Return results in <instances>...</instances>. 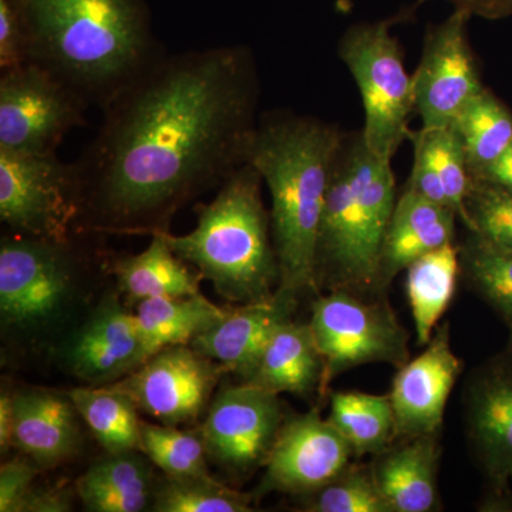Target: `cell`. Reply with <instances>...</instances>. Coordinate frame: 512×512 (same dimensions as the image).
Returning <instances> with one entry per match:
<instances>
[{"instance_id":"60d3db41","label":"cell","mask_w":512,"mask_h":512,"mask_svg":"<svg viewBox=\"0 0 512 512\" xmlns=\"http://www.w3.org/2000/svg\"><path fill=\"white\" fill-rule=\"evenodd\" d=\"M13 447V394H0V448L2 453Z\"/></svg>"},{"instance_id":"ffe728a7","label":"cell","mask_w":512,"mask_h":512,"mask_svg":"<svg viewBox=\"0 0 512 512\" xmlns=\"http://www.w3.org/2000/svg\"><path fill=\"white\" fill-rule=\"evenodd\" d=\"M439 434L394 440L376 454L373 474L390 512H433L440 508Z\"/></svg>"},{"instance_id":"30bf717a","label":"cell","mask_w":512,"mask_h":512,"mask_svg":"<svg viewBox=\"0 0 512 512\" xmlns=\"http://www.w3.org/2000/svg\"><path fill=\"white\" fill-rule=\"evenodd\" d=\"M86 101L35 63L0 72V150L57 153L86 124Z\"/></svg>"},{"instance_id":"e575fe53","label":"cell","mask_w":512,"mask_h":512,"mask_svg":"<svg viewBox=\"0 0 512 512\" xmlns=\"http://www.w3.org/2000/svg\"><path fill=\"white\" fill-rule=\"evenodd\" d=\"M466 212L464 228L512 251V191L485 178L471 177Z\"/></svg>"},{"instance_id":"8fae6325","label":"cell","mask_w":512,"mask_h":512,"mask_svg":"<svg viewBox=\"0 0 512 512\" xmlns=\"http://www.w3.org/2000/svg\"><path fill=\"white\" fill-rule=\"evenodd\" d=\"M468 446L487 481L485 510L494 511L512 484V339L468 376L464 389Z\"/></svg>"},{"instance_id":"ac0fdd59","label":"cell","mask_w":512,"mask_h":512,"mask_svg":"<svg viewBox=\"0 0 512 512\" xmlns=\"http://www.w3.org/2000/svg\"><path fill=\"white\" fill-rule=\"evenodd\" d=\"M298 299L276 291L268 301L228 309L217 325L192 340V348L220 363L225 372L248 376L266 343L282 323L292 319Z\"/></svg>"},{"instance_id":"d4e9b609","label":"cell","mask_w":512,"mask_h":512,"mask_svg":"<svg viewBox=\"0 0 512 512\" xmlns=\"http://www.w3.org/2000/svg\"><path fill=\"white\" fill-rule=\"evenodd\" d=\"M227 313L228 309L214 305L202 293L161 296L138 302L136 318L148 359L170 346L190 345Z\"/></svg>"},{"instance_id":"f546056e","label":"cell","mask_w":512,"mask_h":512,"mask_svg":"<svg viewBox=\"0 0 512 512\" xmlns=\"http://www.w3.org/2000/svg\"><path fill=\"white\" fill-rule=\"evenodd\" d=\"M69 396L106 453L140 450L141 421L126 394L109 386H93L77 387Z\"/></svg>"},{"instance_id":"277c9868","label":"cell","mask_w":512,"mask_h":512,"mask_svg":"<svg viewBox=\"0 0 512 512\" xmlns=\"http://www.w3.org/2000/svg\"><path fill=\"white\" fill-rule=\"evenodd\" d=\"M396 201L392 161L373 156L362 131L346 134L333 165L320 221L318 289L380 295V254Z\"/></svg>"},{"instance_id":"74e56055","label":"cell","mask_w":512,"mask_h":512,"mask_svg":"<svg viewBox=\"0 0 512 512\" xmlns=\"http://www.w3.org/2000/svg\"><path fill=\"white\" fill-rule=\"evenodd\" d=\"M414 160L412 174L404 187L423 195L427 200L437 202V204L448 205L446 192L441 184L439 175L431 165L429 157L419 147H414ZM451 208V207H450Z\"/></svg>"},{"instance_id":"2e32d148","label":"cell","mask_w":512,"mask_h":512,"mask_svg":"<svg viewBox=\"0 0 512 512\" xmlns=\"http://www.w3.org/2000/svg\"><path fill=\"white\" fill-rule=\"evenodd\" d=\"M463 367L451 346L450 323L437 326L426 349L394 376L389 394L396 440L440 433L448 397Z\"/></svg>"},{"instance_id":"4dcf8cb0","label":"cell","mask_w":512,"mask_h":512,"mask_svg":"<svg viewBox=\"0 0 512 512\" xmlns=\"http://www.w3.org/2000/svg\"><path fill=\"white\" fill-rule=\"evenodd\" d=\"M252 497L238 493L210 476L171 477L154 488L151 511L249 512Z\"/></svg>"},{"instance_id":"9a60e30c","label":"cell","mask_w":512,"mask_h":512,"mask_svg":"<svg viewBox=\"0 0 512 512\" xmlns=\"http://www.w3.org/2000/svg\"><path fill=\"white\" fill-rule=\"evenodd\" d=\"M353 457L348 441L318 409L296 414L276 436L255 497L312 493L339 476Z\"/></svg>"},{"instance_id":"7a4b0ae2","label":"cell","mask_w":512,"mask_h":512,"mask_svg":"<svg viewBox=\"0 0 512 512\" xmlns=\"http://www.w3.org/2000/svg\"><path fill=\"white\" fill-rule=\"evenodd\" d=\"M29 62L104 110L165 55L143 0H16Z\"/></svg>"},{"instance_id":"e0dca14e","label":"cell","mask_w":512,"mask_h":512,"mask_svg":"<svg viewBox=\"0 0 512 512\" xmlns=\"http://www.w3.org/2000/svg\"><path fill=\"white\" fill-rule=\"evenodd\" d=\"M70 370L93 386H106L130 375L148 359L136 313L107 296L64 349Z\"/></svg>"},{"instance_id":"3957f363","label":"cell","mask_w":512,"mask_h":512,"mask_svg":"<svg viewBox=\"0 0 512 512\" xmlns=\"http://www.w3.org/2000/svg\"><path fill=\"white\" fill-rule=\"evenodd\" d=\"M346 134L335 124L274 111L258 120L248 163L271 192V228L279 285L299 299L318 291L316 249L333 165Z\"/></svg>"},{"instance_id":"ab89813d","label":"cell","mask_w":512,"mask_h":512,"mask_svg":"<svg viewBox=\"0 0 512 512\" xmlns=\"http://www.w3.org/2000/svg\"><path fill=\"white\" fill-rule=\"evenodd\" d=\"M512 191V143L481 177Z\"/></svg>"},{"instance_id":"4fadbf2b","label":"cell","mask_w":512,"mask_h":512,"mask_svg":"<svg viewBox=\"0 0 512 512\" xmlns=\"http://www.w3.org/2000/svg\"><path fill=\"white\" fill-rule=\"evenodd\" d=\"M284 421L279 394L244 382L218 392L200 434L210 460L245 474L265 466Z\"/></svg>"},{"instance_id":"52a82bcc","label":"cell","mask_w":512,"mask_h":512,"mask_svg":"<svg viewBox=\"0 0 512 512\" xmlns=\"http://www.w3.org/2000/svg\"><path fill=\"white\" fill-rule=\"evenodd\" d=\"M309 325L323 359L320 394L357 366L386 363L400 369L410 360L409 332L383 299L329 291L313 302Z\"/></svg>"},{"instance_id":"7402d4cb","label":"cell","mask_w":512,"mask_h":512,"mask_svg":"<svg viewBox=\"0 0 512 512\" xmlns=\"http://www.w3.org/2000/svg\"><path fill=\"white\" fill-rule=\"evenodd\" d=\"M323 359L311 325L288 320L272 333L244 382L275 394L320 390Z\"/></svg>"},{"instance_id":"836d02e7","label":"cell","mask_w":512,"mask_h":512,"mask_svg":"<svg viewBox=\"0 0 512 512\" xmlns=\"http://www.w3.org/2000/svg\"><path fill=\"white\" fill-rule=\"evenodd\" d=\"M309 512H390L370 466L350 464L339 476L312 493L302 495Z\"/></svg>"},{"instance_id":"5b68a950","label":"cell","mask_w":512,"mask_h":512,"mask_svg":"<svg viewBox=\"0 0 512 512\" xmlns=\"http://www.w3.org/2000/svg\"><path fill=\"white\" fill-rule=\"evenodd\" d=\"M261 174L245 163L201 205L197 225L184 235L163 231L175 254L200 271L229 302L268 301L279 285L271 214L262 201Z\"/></svg>"},{"instance_id":"8d00e7d4","label":"cell","mask_w":512,"mask_h":512,"mask_svg":"<svg viewBox=\"0 0 512 512\" xmlns=\"http://www.w3.org/2000/svg\"><path fill=\"white\" fill-rule=\"evenodd\" d=\"M35 461L13 458L0 468V512H20L23 500L33 487L39 473Z\"/></svg>"},{"instance_id":"603a6c76","label":"cell","mask_w":512,"mask_h":512,"mask_svg":"<svg viewBox=\"0 0 512 512\" xmlns=\"http://www.w3.org/2000/svg\"><path fill=\"white\" fill-rule=\"evenodd\" d=\"M150 464L136 451L106 453L76 481V493L87 511L140 512L154 494Z\"/></svg>"},{"instance_id":"5bb4252c","label":"cell","mask_w":512,"mask_h":512,"mask_svg":"<svg viewBox=\"0 0 512 512\" xmlns=\"http://www.w3.org/2000/svg\"><path fill=\"white\" fill-rule=\"evenodd\" d=\"M470 19L466 12L454 9L424 39L423 55L412 76L414 111L424 128L450 127L485 89L468 42Z\"/></svg>"},{"instance_id":"6da1fadb","label":"cell","mask_w":512,"mask_h":512,"mask_svg":"<svg viewBox=\"0 0 512 512\" xmlns=\"http://www.w3.org/2000/svg\"><path fill=\"white\" fill-rule=\"evenodd\" d=\"M259 77L247 46L164 55L103 110L76 161L79 228L157 234L178 208L242 164L258 124Z\"/></svg>"},{"instance_id":"ba28073f","label":"cell","mask_w":512,"mask_h":512,"mask_svg":"<svg viewBox=\"0 0 512 512\" xmlns=\"http://www.w3.org/2000/svg\"><path fill=\"white\" fill-rule=\"evenodd\" d=\"M82 215L74 163L0 150V220L13 234L67 241Z\"/></svg>"},{"instance_id":"8992f818","label":"cell","mask_w":512,"mask_h":512,"mask_svg":"<svg viewBox=\"0 0 512 512\" xmlns=\"http://www.w3.org/2000/svg\"><path fill=\"white\" fill-rule=\"evenodd\" d=\"M338 53L355 79L363 109L362 136L370 153L392 161L404 140H409L414 111L412 76L392 23H362L340 39Z\"/></svg>"},{"instance_id":"1f68e13d","label":"cell","mask_w":512,"mask_h":512,"mask_svg":"<svg viewBox=\"0 0 512 512\" xmlns=\"http://www.w3.org/2000/svg\"><path fill=\"white\" fill-rule=\"evenodd\" d=\"M140 450L165 476H210L207 450L198 431L141 421Z\"/></svg>"},{"instance_id":"cb8c5ba5","label":"cell","mask_w":512,"mask_h":512,"mask_svg":"<svg viewBox=\"0 0 512 512\" xmlns=\"http://www.w3.org/2000/svg\"><path fill=\"white\" fill-rule=\"evenodd\" d=\"M111 271L128 301L201 293V275L191 271L190 264L175 254L163 232L154 234L140 254L117 259Z\"/></svg>"},{"instance_id":"f35d334b","label":"cell","mask_w":512,"mask_h":512,"mask_svg":"<svg viewBox=\"0 0 512 512\" xmlns=\"http://www.w3.org/2000/svg\"><path fill=\"white\" fill-rule=\"evenodd\" d=\"M72 507V493L66 487H32L20 512H69Z\"/></svg>"},{"instance_id":"4316f807","label":"cell","mask_w":512,"mask_h":512,"mask_svg":"<svg viewBox=\"0 0 512 512\" xmlns=\"http://www.w3.org/2000/svg\"><path fill=\"white\" fill-rule=\"evenodd\" d=\"M328 420L348 441L355 457L376 456L396 440L390 394L333 393Z\"/></svg>"},{"instance_id":"44dd1931","label":"cell","mask_w":512,"mask_h":512,"mask_svg":"<svg viewBox=\"0 0 512 512\" xmlns=\"http://www.w3.org/2000/svg\"><path fill=\"white\" fill-rule=\"evenodd\" d=\"M76 407L70 399L46 390L13 394V447L43 468L55 467L80 444Z\"/></svg>"},{"instance_id":"83f0119b","label":"cell","mask_w":512,"mask_h":512,"mask_svg":"<svg viewBox=\"0 0 512 512\" xmlns=\"http://www.w3.org/2000/svg\"><path fill=\"white\" fill-rule=\"evenodd\" d=\"M450 127L463 144L470 177H481L512 143V113L487 87Z\"/></svg>"},{"instance_id":"f1b7e54d","label":"cell","mask_w":512,"mask_h":512,"mask_svg":"<svg viewBox=\"0 0 512 512\" xmlns=\"http://www.w3.org/2000/svg\"><path fill=\"white\" fill-rule=\"evenodd\" d=\"M460 248L461 274L471 291L503 320L512 339V251L466 229Z\"/></svg>"},{"instance_id":"d6a6232c","label":"cell","mask_w":512,"mask_h":512,"mask_svg":"<svg viewBox=\"0 0 512 512\" xmlns=\"http://www.w3.org/2000/svg\"><path fill=\"white\" fill-rule=\"evenodd\" d=\"M409 140L427 154L443 184L448 205L457 212L458 220L466 225V197L471 177L466 153L456 131L451 127H421L419 131H410Z\"/></svg>"},{"instance_id":"7bdbcfd3","label":"cell","mask_w":512,"mask_h":512,"mask_svg":"<svg viewBox=\"0 0 512 512\" xmlns=\"http://www.w3.org/2000/svg\"><path fill=\"white\" fill-rule=\"evenodd\" d=\"M504 2L511 3L512 5V0H504Z\"/></svg>"},{"instance_id":"d6986e66","label":"cell","mask_w":512,"mask_h":512,"mask_svg":"<svg viewBox=\"0 0 512 512\" xmlns=\"http://www.w3.org/2000/svg\"><path fill=\"white\" fill-rule=\"evenodd\" d=\"M457 212L404 187L380 254L377 291H383L420 256L456 241Z\"/></svg>"},{"instance_id":"9c48e42d","label":"cell","mask_w":512,"mask_h":512,"mask_svg":"<svg viewBox=\"0 0 512 512\" xmlns=\"http://www.w3.org/2000/svg\"><path fill=\"white\" fill-rule=\"evenodd\" d=\"M79 274L73 237L67 241L13 234L0 244V313L3 325L36 329L69 305Z\"/></svg>"},{"instance_id":"7c38bea8","label":"cell","mask_w":512,"mask_h":512,"mask_svg":"<svg viewBox=\"0 0 512 512\" xmlns=\"http://www.w3.org/2000/svg\"><path fill=\"white\" fill-rule=\"evenodd\" d=\"M224 372L220 363L191 345H177L160 350L130 375L106 386L126 394L138 412L180 426L204 412Z\"/></svg>"},{"instance_id":"484cf974","label":"cell","mask_w":512,"mask_h":512,"mask_svg":"<svg viewBox=\"0 0 512 512\" xmlns=\"http://www.w3.org/2000/svg\"><path fill=\"white\" fill-rule=\"evenodd\" d=\"M406 292L417 342L426 346L456 293L461 272L460 248L454 242L420 256L406 269Z\"/></svg>"},{"instance_id":"d590c367","label":"cell","mask_w":512,"mask_h":512,"mask_svg":"<svg viewBox=\"0 0 512 512\" xmlns=\"http://www.w3.org/2000/svg\"><path fill=\"white\" fill-rule=\"evenodd\" d=\"M29 63L28 33L16 0H0V72Z\"/></svg>"},{"instance_id":"b9f144b4","label":"cell","mask_w":512,"mask_h":512,"mask_svg":"<svg viewBox=\"0 0 512 512\" xmlns=\"http://www.w3.org/2000/svg\"><path fill=\"white\" fill-rule=\"evenodd\" d=\"M494 511H512V484L510 491L505 495L504 500L495 507Z\"/></svg>"}]
</instances>
